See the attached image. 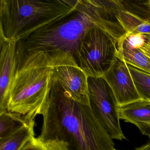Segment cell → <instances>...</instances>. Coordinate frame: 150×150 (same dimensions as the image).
<instances>
[{"label":"cell","instance_id":"8fae6325","mask_svg":"<svg viewBox=\"0 0 150 150\" xmlns=\"http://www.w3.org/2000/svg\"><path fill=\"white\" fill-rule=\"evenodd\" d=\"M119 118L136 125L142 134L150 125V102L140 100L119 107Z\"/></svg>","mask_w":150,"mask_h":150},{"label":"cell","instance_id":"7c38bea8","mask_svg":"<svg viewBox=\"0 0 150 150\" xmlns=\"http://www.w3.org/2000/svg\"><path fill=\"white\" fill-rule=\"evenodd\" d=\"M35 121L26 122L0 138V150H19L35 137Z\"/></svg>","mask_w":150,"mask_h":150},{"label":"cell","instance_id":"2e32d148","mask_svg":"<svg viewBox=\"0 0 150 150\" xmlns=\"http://www.w3.org/2000/svg\"><path fill=\"white\" fill-rule=\"evenodd\" d=\"M117 42L123 46L132 48H139L144 46L146 40L144 34L126 33L117 40Z\"/></svg>","mask_w":150,"mask_h":150},{"label":"cell","instance_id":"9c48e42d","mask_svg":"<svg viewBox=\"0 0 150 150\" xmlns=\"http://www.w3.org/2000/svg\"><path fill=\"white\" fill-rule=\"evenodd\" d=\"M102 77L113 90L119 107L142 100L127 64L117 57L114 64Z\"/></svg>","mask_w":150,"mask_h":150},{"label":"cell","instance_id":"5b68a950","mask_svg":"<svg viewBox=\"0 0 150 150\" xmlns=\"http://www.w3.org/2000/svg\"><path fill=\"white\" fill-rule=\"evenodd\" d=\"M117 46V39L95 26L84 36L74 57L88 77H102L116 60Z\"/></svg>","mask_w":150,"mask_h":150},{"label":"cell","instance_id":"44dd1931","mask_svg":"<svg viewBox=\"0 0 150 150\" xmlns=\"http://www.w3.org/2000/svg\"><path fill=\"white\" fill-rule=\"evenodd\" d=\"M144 135H146V136H147L149 139V143L150 144V125L146 129Z\"/></svg>","mask_w":150,"mask_h":150},{"label":"cell","instance_id":"7a4b0ae2","mask_svg":"<svg viewBox=\"0 0 150 150\" xmlns=\"http://www.w3.org/2000/svg\"><path fill=\"white\" fill-rule=\"evenodd\" d=\"M96 26L117 40L124 34L115 12L103 1L80 0L73 13L19 41L17 49L21 52H63L74 56L87 32Z\"/></svg>","mask_w":150,"mask_h":150},{"label":"cell","instance_id":"277c9868","mask_svg":"<svg viewBox=\"0 0 150 150\" xmlns=\"http://www.w3.org/2000/svg\"><path fill=\"white\" fill-rule=\"evenodd\" d=\"M80 0H0V35L23 40L73 13Z\"/></svg>","mask_w":150,"mask_h":150},{"label":"cell","instance_id":"ba28073f","mask_svg":"<svg viewBox=\"0 0 150 150\" xmlns=\"http://www.w3.org/2000/svg\"><path fill=\"white\" fill-rule=\"evenodd\" d=\"M19 41L0 35V111L7 110L10 87L19 62Z\"/></svg>","mask_w":150,"mask_h":150},{"label":"cell","instance_id":"e0dca14e","mask_svg":"<svg viewBox=\"0 0 150 150\" xmlns=\"http://www.w3.org/2000/svg\"><path fill=\"white\" fill-rule=\"evenodd\" d=\"M44 144L47 150H71L68 143L63 140H50Z\"/></svg>","mask_w":150,"mask_h":150},{"label":"cell","instance_id":"7402d4cb","mask_svg":"<svg viewBox=\"0 0 150 150\" xmlns=\"http://www.w3.org/2000/svg\"><path fill=\"white\" fill-rule=\"evenodd\" d=\"M145 38L146 43V44L150 46V35H144Z\"/></svg>","mask_w":150,"mask_h":150},{"label":"cell","instance_id":"30bf717a","mask_svg":"<svg viewBox=\"0 0 150 150\" xmlns=\"http://www.w3.org/2000/svg\"><path fill=\"white\" fill-rule=\"evenodd\" d=\"M117 18L126 33L150 35V13L115 0Z\"/></svg>","mask_w":150,"mask_h":150},{"label":"cell","instance_id":"4fadbf2b","mask_svg":"<svg viewBox=\"0 0 150 150\" xmlns=\"http://www.w3.org/2000/svg\"><path fill=\"white\" fill-rule=\"evenodd\" d=\"M117 57L127 64L150 74V59L139 48L123 46L117 42Z\"/></svg>","mask_w":150,"mask_h":150},{"label":"cell","instance_id":"ffe728a7","mask_svg":"<svg viewBox=\"0 0 150 150\" xmlns=\"http://www.w3.org/2000/svg\"><path fill=\"white\" fill-rule=\"evenodd\" d=\"M135 150H150V144L149 143L140 147L136 148Z\"/></svg>","mask_w":150,"mask_h":150},{"label":"cell","instance_id":"6da1fadb","mask_svg":"<svg viewBox=\"0 0 150 150\" xmlns=\"http://www.w3.org/2000/svg\"><path fill=\"white\" fill-rule=\"evenodd\" d=\"M41 133L45 143L63 140L71 150H112L114 143L89 105L72 100L52 79L49 100L42 114Z\"/></svg>","mask_w":150,"mask_h":150},{"label":"cell","instance_id":"8992f818","mask_svg":"<svg viewBox=\"0 0 150 150\" xmlns=\"http://www.w3.org/2000/svg\"><path fill=\"white\" fill-rule=\"evenodd\" d=\"M90 106L109 136L113 139H126L118 114L119 105L108 83L103 77L88 78Z\"/></svg>","mask_w":150,"mask_h":150},{"label":"cell","instance_id":"3957f363","mask_svg":"<svg viewBox=\"0 0 150 150\" xmlns=\"http://www.w3.org/2000/svg\"><path fill=\"white\" fill-rule=\"evenodd\" d=\"M18 51V67L9 91L7 110L21 114L27 122L42 115L52 84L50 55Z\"/></svg>","mask_w":150,"mask_h":150},{"label":"cell","instance_id":"d6986e66","mask_svg":"<svg viewBox=\"0 0 150 150\" xmlns=\"http://www.w3.org/2000/svg\"><path fill=\"white\" fill-rule=\"evenodd\" d=\"M139 49L143 52V53L147 56L150 59V46L146 43L144 45V46L140 47Z\"/></svg>","mask_w":150,"mask_h":150},{"label":"cell","instance_id":"52a82bcc","mask_svg":"<svg viewBox=\"0 0 150 150\" xmlns=\"http://www.w3.org/2000/svg\"><path fill=\"white\" fill-rule=\"evenodd\" d=\"M49 54L52 66V79L59 83L72 100L90 106L88 77L79 66L74 56L59 51Z\"/></svg>","mask_w":150,"mask_h":150},{"label":"cell","instance_id":"9a60e30c","mask_svg":"<svg viewBox=\"0 0 150 150\" xmlns=\"http://www.w3.org/2000/svg\"><path fill=\"white\" fill-rule=\"evenodd\" d=\"M27 122L21 114L8 110L0 111V138L11 133Z\"/></svg>","mask_w":150,"mask_h":150},{"label":"cell","instance_id":"603a6c76","mask_svg":"<svg viewBox=\"0 0 150 150\" xmlns=\"http://www.w3.org/2000/svg\"><path fill=\"white\" fill-rule=\"evenodd\" d=\"M117 150L116 149H115V148H114V149H113V150Z\"/></svg>","mask_w":150,"mask_h":150},{"label":"cell","instance_id":"ac0fdd59","mask_svg":"<svg viewBox=\"0 0 150 150\" xmlns=\"http://www.w3.org/2000/svg\"><path fill=\"white\" fill-rule=\"evenodd\" d=\"M19 150H47L44 144L38 137H35L28 141Z\"/></svg>","mask_w":150,"mask_h":150},{"label":"cell","instance_id":"5bb4252c","mask_svg":"<svg viewBox=\"0 0 150 150\" xmlns=\"http://www.w3.org/2000/svg\"><path fill=\"white\" fill-rule=\"evenodd\" d=\"M138 93L142 100L150 102V74L128 64Z\"/></svg>","mask_w":150,"mask_h":150}]
</instances>
